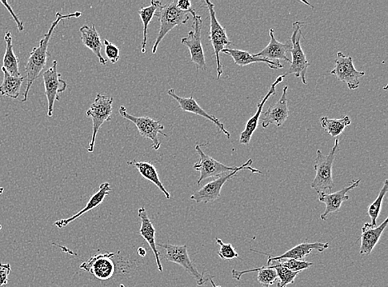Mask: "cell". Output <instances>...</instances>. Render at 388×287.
<instances>
[{
  "instance_id": "obj_1",
  "label": "cell",
  "mask_w": 388,
  "mask_h": 287,
  "mask_svg": "<svg viewBox=\"0 0 388 287\" xmlns=\"http://www.w3.org/2000/svg\"><path fill=\"white\" fill-rule=\"evenodd\" d=\"M82 14V12H75L74 14L65 15L58 12L57 14H56V20L51 23L47 34L43 36V38L39 42L38 47H34L33 51H31L29 60H27L25 66L27 86L22 102H26L27 101L31 87L33 86L36 79L38 78L40 74H41L43 69L45 68L48 58V45H49L51 36H53V32L58 25V23L62 21V20L67 18H79Z\"/></svg>"
},
{
  "instance_id": "obj_2",
  "label": "cell",
  "mask_w": 388,
  "mask_h": 287,
  "mask_svg": "<svg viewBox=\"0 0 388 287\" xmlns=\"http://www.w3.org/2000/svg\"><path fill=\"white\" fill-rule=\"evenodd\" d=\"M202 146L204 145H197L195 146V151H197L199 159L197 163H195L193 169L201 173L197 181L198 185H201L202 182L206 180V179L219 177L223 175H226L231 173V171L237 170H247L252 171L253 173H262L259 170L252 167V164H253V160H252V159H250V160L246 162L245 164L240 166H226L223 164L221 162L216 161L215 159L204 153L202 150Z\"/></svg>"
},
{
  "instance_id": "obj_3",
  "label": "cell",
  "mask_w": 388,
  "mask_h": 287,
  "mask_svg": "<svg viewBox=\"0 0 388 287\" xmlns=\"http://www.w3.org/2000/svg\"><path fill=\"white\" fill-rule=\"evenodd\" d=\"M339 151V138H336L335 145L330 150L329 154L324 155L321 150L317 151V158H315L314 169L315 177L311 182V188L317 191L319 195L326 193L329 190H333L335 183L333 175H332V169L335 155Z\"/></svg>"
},
{
  "instance_id": "obj_4",
  "label": "cell",
  "mask_w": 388,
  "mask_h": 287,
  "mask_svg": "<svg viewBox=\"0 0 388 287\" xmlns=\"http://www.w3.org/2000/svg\"><path fill=\"white\" fill-rule=\"evenodd\" d=\"M177 3L178 1H171L162 5L161 2L156 11L154 16L158 18L161 26L151 50L154 54L157 53L159 44L171 30L175 27L186 25L189 21V13L179 10Z\"/></svg>"
},
{
  "instance_id": "obj_5",
  "label": "cell",
  "mask_w": 388,
  "mask_h": 287,
  "mask_svg": "<svg viewBox=\"0 0 388 287\" xmlns=\"http://www.w3.org/2000/svg\"><path fill=\"white\" fill-rule=\"evenodd\" d=\"M113 97H107L101 94L96 95L95 101L86 111V116L91 118L92 137L88 147V153H93L95 149V139L99 129L106 122L110 121L112 113H113Z\"/></svg>"
},
{
  "instance_id": "obj_6",
  "label": "cell",
  "mask_w": 388,
  "mask_h": 287,
  "mask_svg": "<svg viewBox=\"0 0 388 287\" xmlns=\"http://www.w3.org/2000/svg\"><path fill=\"white\" fill-rule=\"evenodd\" d=\"M306 25V23L302 21H295L293 23V32L291 35V66L289 70L284 74V77H287L288 75H294L297 78H302V82L304 85H307L306 73L308 67L310 66V62H308L306 55L302 50L301 45V39L302 32V27Z\"/></svg>"
},
{
  "instance_id": "obj_7",
  "label": "cell",
  "mask_w": 388,
  "mask_h": 287,
  "mask_svg": "<svg viewBox=\"0 0 388 287\" xmlns=\"http://www.w3.org/2000/svg\"><path fill=\"white\" fill-rule=\"evenodd\" d=\"M160 247L164 250V256L167 261L182 266L186 272L195 279L197 286H201L206 284L208 279L205 277V273L199 272L194 262L191 261L187 252L186 245L163 244L160 245Z\"/></svg>"
},
{
  "instance_id": "obj_8",
  "label": "cell",
  "mask_w": 388,
  "mask_h": 287,
  "mask_svg": "<svg viewBox=\"0 0 388 287\" xmlns=\"http://www.w3.org/2000/svg\"><path fill=\"white\" fill-rule=\"evenodd\" d=\"M119 113L123 118L134 123L143 138L150 139L153 142L151 149L156 151L160 149L161 142L159 140L158 134H161L162 136L167 137L166 134L162 133L164 126L162 125V119L155 121L149 117H135L128 113L126 108L123 105L119 107Z\"/></svg>"
},
{
  "instance_id": "obj_9",
  "label": "cell",
  "mask_w": 388,
  "mask_h": 287,
  "mask_svg": "<svg viewBox=\"0 0 388 287\" xmlns=\"http://www.w3.org/2000/svg\"><path fill=\"white\" fill-rule=\"evenodd\" d=\"M206 3L210 13L209 39L215 51L216 62H217V79H219L223 75V66L219 54L222 53L226 47L230 45L231 42L228 38L225 27L219 23L217 18H216L214 3H212L209 0H206Z\"/></svg>"
},
{
  "instance_id": "obj_10",
  "label": "cell",
  "mask_w": 388,
  "mask_h": 287,
  "mask_svg": "<svg viewBox=\"0 0 388 287\" xmlns=\"http://www.w3.org/2000/svg\"><path fill=\"white\" fill-rule=\"evenodd\" d=\"M44 88L47 99V116L53 115L55 101H60L59 94L67 89L66 82L62 79V74L58 71V62L53 61V66L43 74Z\"/></svg>"
},
{
  "instance_id": "obj_11",
  "label": "cell",
  "mask_w": 388,
  "mask_h": 287,
  "mask_svg": "<svg viewBox=\"0 0 388 287\" xmlns=\"http://www.w3.org/2000/svg\"><path fill=\"white\" fill-rule=\"evenodd\" d=\"M330 74L335 75L339 82H345L350 90H354L358 89L359 79L365 77V71L356 70L353 58L339 51L336 55L334 69L330 71Z\"/></svg>"
},
{
  "instance_id": "obj_12",
  "label": "cell",
  "mask_w": 388,
  "mask_h": 287,
  "mask_svg": "<svg viewBox=\"0 0 388 287\" xmlns=\"http://www.w3.org/2000/svg\"><path fill=\"white\" fill-rule=\"evenodd\" d=\"M193 19V31H191L187 37L183 38L181 42L189 49L191 62L195 64L197 70H206V57L202 42V18L197 14Z\"/></svg>"
},
{
  "instance_id": "obj_13",
  "label": "cell",
  "mask_w": 388,
  "mask_h": 287,
  "mask_svg": "<svg viewBox=\"0 0 388 287\" xmlns=\"http://www.w3.org/2000/svg\"><path fill=\"white\" fill-rule=\"evenodd\" d=\"M114 257V253L96 254L89 260L83 262L80 269L93 275L98 280H110L114 277L115 273Z\"/></svg>"
},
{
  "instance_id": "obj_14",
  "label": "cell",
  "mask_w": 388,
  "mask_h": 287,
  "mask_svg": "<svg viewBox=\"0 0 388 287\" xmlns=\"http://www.w3.org/2000/svg\"><path fill=\"white\" fill-rule=\"evenodd\" d=\"M240 171H231L230 173L223 175L215 179L214 181L207 183L202 188L191 195V200L197 203H205V204L217 201L221 197L223 186Z\"/></svg>"
},
{
  "instance_id": "obj_15",
  "label": "cell",
  "mask_w": 388,
  "mask_h": 287,
  "mask_svg": "<svg viewBox=\"0 0 388 287\" xmlns=\"http://www.w3.org/2000/svg\"><path fill=\"white\" fill-rule=\"evenodd\" d=\"M329 242H302L301 245H298L295 246L294 248L291 249L290 250L287 251V252L284 253L280 256L278 257H273L270 256V255L258 252V251L251 249L254 251L255 253H261L263 255H267L269 257L267 259V264H270V263L277 261L281 260H287V259H294V260H300L303 261L308 255L311 254L312 251H317L319 253H322L324 251L326 250L329 248Z\"/></svg>"
},
{
  "instance_id": "obj_16",
  "label": "cell",
  "mask_w": 388,
  "mask_h": 287,
  "mask_svg": "<svg viewBox=\"0 0 388 287\" xmlns=\"http://www.w3.org/2000/svg\"><path fill=\"white\" fill-rule=\"evenodd\" d=\"M361 179L354 180L351 184L345 187L341 190L336 191L335 193H322L319 195V201L326 205L325 212L321 215L322 221H326L328 215L332 213L339 212L341 210L343 202L349 200L350 197L348 192L357 188Z\"/></svg>"
},
{
  "instance_id": "obj_17",
  "label": "cell",
  "mask_w": 388,
  "mask_h": 287,
  "mask_svg": "<svg viewBox=\"0 0 388 287\" xmlns=\"http://www.w3.org/2000/svg\"><path fill=\"white\" fill-rule=\"evenodd\" d=\"M167 95H170L171 97H173L175 101L179 103L180 109L185 111V112L199 115V116H202L208 119V121L213 122L223 134H226L228 138H230L231 135L229 132L225 129L223 123L219 121L217 118L214 116V115L208 114L206 110H204L202 108L198 105V103L195 101L193 97H190L189 98L180 97L179 95L175 94L173 89L168 90Z\"/></svg>"
},
{
  "instance_id": "obj_18",
  "label": "cell",
  "mask_w": 388,
  "mask_h": 287,
  "mask_svg": "<svg viewBox=\"0 0 388 287\" xmlns=\"http://www.w3.org/2000/svg\"><path fill=\"white\" fill-rule=\"evenodd\" d=\"M288 86H284L282 95L279 101L274 105L271 106L264 112L262 126L267 129L271 125L281 127L289 117V110L287 106Z\"/></svg>"
},
{
  "instance_id": "obj_19",
  "label": "cell",
  "mask_w": 388,
  "mask_h": 287,
  "mask_svg": "<svg viewBox=\"0 0 388 287\" xmlns=\"http://www.w3.org/2000/svg\"><path fill=\"white\" fill-rule=\"evenodd\" d=\"M285 78L284 75H279V77L271 86L269 92L267 93L265 97L262 99V101L258 103L257 112L255 113L253 117L249 119L247 122L245 129L242 132L241 135H240L239 142L241 145H250L252 136L256 129H258V122L260 116L263 113V106L271 97H273L276 94V88H277L278 84L283 82V79Z\"/></svg>"
},
{
  "instance_id": "obj_20",
  "label": "cell",
  "mask_w": 388,
  "mask_h": 287,
  "mask_svg": "<svg viewBox=\"0 0 388 287\" xmlns=\"http://www.w3.org/2000/svg\"><path fill=\"white\" fill-rule=\"evenodd\" d=\"M112 190L110 183L105 182L102 183L99 186V189L92 197L90 198L89 201H88L85 208L80 210L79 212L74 214L73 216L67 219H59V221L54 223L55 226H57L59 229L65 228L68 225H70L71 222L75 221L78 218L81 217L82 215L85 214L89 211L94 210L96 207H98L101 203L105 200L107 195H109Z\"/></svg>"
},
{
  "instance_id": "obj_21",
  "label": "cell",
  "mask_w": 388,
  "mask_h": 287,
  "mask_svg": "<svg viewBox=\"0 0 388 287\" xmlns=\"http://www.w3.org/2000/svg\"><path fill=\"white\" fill-rule=\"evenodd\" d=\"M387 223L388 218L378 227H372L369 223H366L363 226L361 237H360V239H361V246H360L359 250L360 254L369 255L373 252L384 230L387 228Z\"/></svg>"
},
{
  "instance_id": "obj_22",
  "label": "cell",
  "mask_w": 388,
  "mask_h": 287,
  "mask_svg": "<svg viewBox=\"0 0 388 287\" xmlns=\"http://www.w3.org/2000/svg\"><path fill=\"white\" fill-rule=\"evenodd\" d=\"M270 42L265 49L256 53L254 55L257 58H262L269 60L271 62H275L274 60H283L287 62L291 63V60L287 57V53L291 50V44L289 42H279L274 36V30L271 29L269 31Z\"/></svg>"
},
{
  "instance_id": "obj_23",
  "label": "cell",
  "mask_w": 388,
  "mask_h": 287,
  "mask_svg": "<svg viewBox=\"0 0 388 287\" xmlns=\"http://www.w3.org/2000/svg\"><path fill=\"white\" fill-rule=\"evenodd\" d=\"M138 217L141 219V228H140L139 233L141 234V236L145 239L151 250H153L158 271L162 273L163 272V269L161 258H160V253L157 248V245H156V230L144 207L138 210Z\"/></svg>"
},
{
  "instance_id": "obj_24",
  "label": "cell",
  "mask_w": 388,
  "mask_h": 287,
  "mask_svg": "<svg viewBox=\"0 0 388 287\" xmlns=\"http://www.w3.org/2000/svg\"><path fill=\"white\" fill-rule=\"evenodd\" d=\"M222 53L230 55L233 58L236 65L239 66H247L253 63H265L271 69L283 68V65L279 62H271L269 60L257 58L254 55H251L249 51L243 50L226 49L222 51Z\"/></svg>"
},
{
  "instance_id": "obj_25",
  "label": "cell",
  "mask_w": 388,
  "mask_h": 287,
  "mask_svg": "<svg viewBox=\"0 0 388 287\" xmlns=\"http://www.w3.org/2000/svg\"><path fill=\"white\" fill-rule=\"evenodd\" d=\"M82 34V42L87 49L93 51V53L97 57L99 63L103 66H106L108 60L103 58L101 55L102 42L101 36H99L95 25L91 27L84 25L80 29Z\"/></svg>"
},
{
  "instance_id": "obj_26",
  "label": "cell",
  "mask_w": 388,
  "mask_h": 287,
  "mask_svg": "<svg viewBox=\"0 0 388 287\" xmlns=\"http://www.w3.org/2000/svg\"><path fill=\"white\" fill-rule=\"evenodd\" d=\"M127 164L135 167L139 171L140 175L146 180L153 182L158 188L165 195L167 200H170L171 195L164 187L161 179H160L157 169L153 163L147 162L128 161Z\"/></svg>"
},
{
  "instance_id": "obj_27",
  "label": "cell",
  "mask_w": 388,
  "mask_h": 287,
  "mask_svg": "<svg viewBox=\"0 0 388 287\" xmlns=\"http://www.w3.org/2000/svg\"><path fill=\"white\" fill-rule=\"evenodd\" d=\"M6 42V50L3 58L2 68L5 69L12 77H21L19 71V62L17 55H15L13 46V38L10 31L6 32L5 36Z\"/></svg>"
},
{
  "instance_id": "obj_28",
  "label": "cell",
  "mask_w": 388,
  "mask_h": 287,
  "mask_svg": "<svg viewBox=\"0 0 388 287\" xmlns=\"http://www.w3.org/2000/svg\"><path fill=\"white\" fill-rule=\"evenodd\" d=\"M1 70L3 73V79L1 86H0V94H1L3 97H6L12 99H18L20 95V90H21L24 77H12L5 69L1 68Z\"/></svg>"
},
{
  "instance_id": "obj_29",
  "label": "cell",
  "mask_w": 388,
  "mask_h": 287,
  "mask_svg": "<svg viewBox=\"0 0 388 287\" xmlns=\"http://www.w3.org/2000/svg\"><path fill=\"white\" fill-rule=\"evenodd\" d=\"M319 121H321V125L324 130H325L327 134H329L330 136L335 138H338L339 135H341L343 130L351 125V121L349 116H345L339 119L323 116L319 119Z\"/></svg>"
},
{
  "instance_id": "obj_30",
  "label": "cell",
  "mask_w": 388,
  "mask_h": 287,
  "mask_svg": "<svg viewBox=\"0 0 388 287\" xmlns=\"http://www.w3.org/2000/svg\"><path fill=\"white\" fill-rule=\"evenodd\" d=\"M160 3H161V2L156 1V0H151L150 6L143 7L141 10H138V14L140 16V18H141L143 25V38L141 44L142 53H146V46L147 42V27H149L151 19H153V18L154 17L156 11H157Z\"/></svg>"
},
{
  "instance_id": "obj_31",
  "label": "cell",
  "mask_w": 388,
  "mask_h": 287,
  "mask_svg": "<svg viewBox=\"0 0 388 287\" xmlns=\"http://www.w3.org/2000/svg\"><path fill=\"white\" fill-rule=\"evenodd\" d=\"M388 190V180L384 182V185L381 190H380L378 197L376 200L372 203L369 205V209H367V214L369 215L371 219V225L372 227H377V221L379 217L380 212H381V208L383 205V201L384 197H385L386 194Z\"/></svg>"
},
{
  "instance_id": "obj_32",
  "label": "cell",
  "mask_w": 388,
  "mask_h": 287,
  "mask_svg": "<svg viewBox=\"0 0 388 287\" xmlns=\"http://www.w3.org/2000/svg\"><path fill=\"white\" fill-rule=\"evenodd\" d=\"M269 268L274 269L277 272L279 282L278 287H287L288 285L293 284L295 282V277H298L299 272H293L289 269L283 268L279 265L278 262H274L270 264H266Z\"/></svg>"
},
{
  "instance_id": "obj_33",
  "label": "cell",
  "mask_w": 388,
  "mask_h": 287,
  "mask_svg": "<svg viewBox=\"0 0 388 287\" xmlns=\"http://www.w3.org/2000/svg\"><path fill=\"white\" fill-rule=\"evenodd\" d=\"M279 265L283 268L293 271V272L301 273L302 271L311 268L314 266L313 262H306L305 260H294V259H287V260L277 261Z\"/></svg>"
},
{
  "instance_id": "obj_34",
  "label": "cell",
  "mask_w": 388,
  "mask_h": 287,
  "mask_svg": "<svg viewBox=\"0 0 388 287\" xmlns=\"http://www.w3.org/2000/svg\"><path fill=\"white\" fill-rule=\"evenodd\" d=\"M216 242L221 247L218 252V256L223 260H232V259L238 258L239 253L236 252L235 249L231 244H225L221 238H216Z\"/></svg>"
},
{
  "instance_id": "obj_35",
  "label": "cell",
  "mask_w": 388,
  "mask_h": 287,
  "mask_svg": "<svg viewBox=\"0 0 388 287\" xmlns=\"http://www.w3.org/2000/svg\"><path fill=\"white\" fill-rule=\"evenodd\" d=\"M104 44H105V51L108 59L110 60L111 63H117L120 58L119 47L107 39L104 41Z\"/></svg>"
},
{
  "instance_id": "obj_36",
  "label": "cell",
  "mask_w": 388,
  "mask_h": 287,
  "mask_svg": "<svg viewBox=\"0 0 388 287\" xmlns=\"http://www.w3.org/2000/svg\"><path fill=\"white\" fill-rule=\"evenodd\" d=\"M10 273L11 266L10 263H0V287L5 286L8 284Z\"/></svg>"
},
{
  "instance_id": "obj_37",
  "label": "cell",
  "mask_w": 388,
  "mask_h": 287,
  "mask_svg": "<svg viewBox=\"0 0 388 287\" xmlns=\"http://www.w3.org/2000/svg\"><path fill=\"white\" fill-rule=\"evenodd\" d=\"M1 2V3H3V6L5 7V9L10 12V15L12 16V17H13L16 25H17L18 27V30L20 32H22L24 30V25L23 23L21 21V20H20L18 18V16L15 14L14 11L13 10V9H12V8L10 7V5H9V3H8L7 1H0Z\"/></svg>"
},
{
  "instance_id": "obj_38",
  "label": "cell",
  "mask_w": 388,
  "mask_h": 287,
  "mask_svg": "<svg viewBox=\"0 0 388 287\" xmlns=\"http://www.w3.org/2000/svg\"><path fill=\"white\" fill-rule=\"evenodd\" d=\"M177 5L179 10H181L184 12H188V13H190L192 14V16H193V18L195 17V16H197L195 11L192 9L191 2L190 1V0H179V1H178Z\"/></svg>"
},
{
  "instance_id": "obj_39",
  "label": "cell",
  "mask_w": 388,
  "mask_h": 287,
  "mask_svg": "<svg viewBox=\"0 0 388 287\" xmlns=\"http://www.w3.org/2000/svg\"><path fill=\"white\" fill-rule=\"evenodd\" d=\"M138 253L139 254V256L145 257L147 254V251L145 249L138 248Z\"/></svg>"
},
{
  "instance_id": "obj_40",
  "label": "cell",
  "mask_w": 388,
  "mask_h": 287,
  "mask_svg": "<svg viewBox=\"0 0 388 287\" xmlns=\"http://www.w3.org/2000/svg\"><path fill=\"white\" fill-rule=\"evenodd\" d=\"M210 282L211 283L212 287H222L221 286L216 285L215 283L213 281V279H212V278H210Z\"/></svg>"
},
{
  "instance_id": "obj_41",
  "label": "cell",
  "mask_w": 388,
  "mask_h": 287,
  "mask_svg": "<svg viewBox=\"0 0 388 287\" xmlns=\"http://www.w3.org/2000/svg\"><path fill=\"white\" fill-rule=\"evenodd\" d=\"M3 190H5V189H3V187H0V195L3 194Z\"/></svg>"
},
{
  "instance_id": "obj_42",
  "label": "cell",
  "mask_w": 388,
  "mask_h": 287,
  "mask_svg": "<svg viewBox=\"0 0 388 287\" xmlns=\"http://www.w3.org/2000/svg\"><path fill=\"white\" fill-rule=\"evenodd\" d=\"M120 287H126V286L125 285L121 284L120 285Z\"/></svg>"
},
{
  "instance_id": "obj_43",
  "label": "cell",
  "mask_w": 388,
  "mask_h": 287,
  "mask_svg": "<svg viewBox=\"0 0 388 287\" xmlns=\"http://www.w3.org/2000/svg\"><path fill=\"white\" fill-rule=\"evenodd\" d=\"M1 229H2V225H0V230H1Z\"/></svg>"
},
{
  "instance_id": "obj_44",
  "label": "cell",
  "mask_w": 388,
  "mask_h": 287,
  "mask_svg": "<svg viewBox=\"0 0 388 287\" xmlns=\"http://www.w3.org/2000/svg\"><path fill=\"white\" fill-rule=\"evenodd\" d=\"M370 287H374V286H373V285H371V286H370Z\"/></svg>"
}]
</instances>
